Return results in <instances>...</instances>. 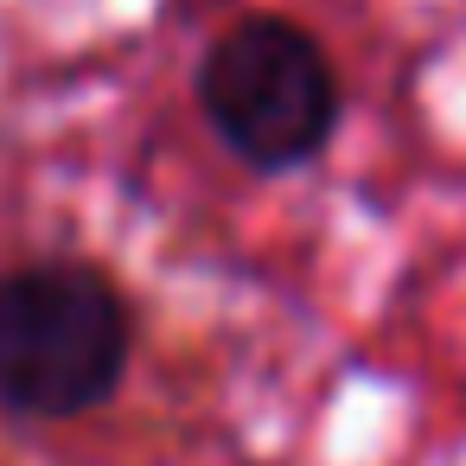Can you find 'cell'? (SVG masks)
<instances>
[{"label":"cell","mask_w":466,"mask_h":466,"mask_svg":"<svg viewBox=\"0 0 466 466\" xmlns=\"http://www.w3.org/2000/svg\"><path fill=\"white\" fill-rule=\"evenodd\" d=\"M192 103L237 167L294 179L319 167L345 128V71L307 20L256 7L198 52Z\"/></svg>","instance_id":"obj_2"},{"label":"cell","mask_w":466,"mask_h":466,"mask_svg":"<svg viewBox=\"0 0 466 466\" xmlns=\"http://www.w3.org/2000/svg\"><path fill=\"white\" fill-rule=\"evenodd\" d=\"M141 351V300L96 256H26L0 268V415L84 421L109 409Z\"/></svg>","instance_id":"obj_1"}]
</instances>
